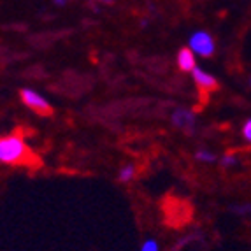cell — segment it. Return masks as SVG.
<instances>
[{
  "instance_id": "cell-9",
  "label": "cell",
  "mask_w": 251,
  "mask_h": 251,
  "mask_svg": "<svg viewBox=\"0 0 251 251\" xmlns=\"http://www.w3.org/2000/svg\"><path fill=\"white\" fill-rule=\"evenodd\" d=\"M197 158L205 160V162H211V160H214V155L213 153H205V151H202V153H197Z\"/></svg>"
},
{
  "instance_id": "cell-6",
  "label": "cell",
  "mask_w": 251,
  "mask_h": 251,
  "mask_svg": "<svg viewBox=\"0 0 251 251\" xmlns=\"http://www.w3.org/2000/svg\"><path fill=\"white\" fill-rule=\"evenodd\" d=\"M134 172H135V169L132 167V165L122 169V172H120V179H122L123 183H125V181H130L132 177H134Z\"/></svg>"
},
{
  "instance_id": "cell-11",
  "label": "cell",
  "mask_w": 251,
  "mask_h": 251,
  "mask_svg": "<svg viewBox=\"0 0 251 251\" xmlns=\"http://www.w3.org/2000/svg\"><path fill=\"white\" fill-rule=\"evenodd\" d=\"M56 2H60V4H62V2H63V0H56Z\"/></svg>"
},
{
  "instance_id": "cell-7",
  "label": "cell",
  "mask_w": 251,
  "mask_h": 251,
  "mask_svg": "<svg viewBox=\"0 0 251 251\" xmlns=\"http://www.w3.org/2000/svg\"><path fill=\"white\" fill-rule=\"evenodd\" d=\"M141 251H158V244H156L155 241H146Z\"/></svg>"
},
{
  "instance_id": "cell-8",
  "label": "cell",
  "mask_w": 251,
  "mask_h": 251,
  "mask_svg": "<svg viewBox=\"0 0 251 251\" xmlns=\"http://www.w3.org/2000/svg\"><path fill=\"white\" fill-rule=\"evenodd\" d=\"M243 134H244V137H246L248 141H250V143H251V120H248V122L244 123Z\"/></svg>"
},
{
  "instance_id": "cell-4",
  "label": "cell",
  "mask_w": 251,
  "mask_h": 251,
  "mask_svg": "<svg viewBox=\"0 0 251 251\" xmlns=\"http://www.w3.org/2000/svg\"><path fill=\"white\" fill-rule=\"evenodd\" d=\"M192 72H193V79H195L201 92H214L218 88V81L211 74H207V72H204L199 67H195Z\"/></svg>"
},
{
  "instance_id": "cell-3",
  "label": "cell",
  "mask_w": 251,
  "mask_h": 251,
  "mask_svg": "<svg viewBox=\"0 0 251 251\" xmlns=\"http://www.w3.org/2000/svg\"><path fill=\"white\" fill-rule=\"evenodd\" d=\"M190 46H192V51H197L202 56H211L214 53V42L213 37L207 35L205 32H197L190 37Z\"/></svg>"
},
{
  "instance_id": "cell-1",
  "label": "cell",
  "mask_w": 251,
  "mask_h": 251,
  "mask_svg": "<svg viewBox=\"0 0 251 251\" xmlns=\"http://www.w3.org/2000/svg\"><path fill=\"white\" fill-rule=\"evenodd\" d=\"M0 162L7 165H28V167L41 165V158L18 135H7L0 139Z\"/></svg>"
},
{
  "instance_id": "cell-2",
  "label": "cell",
  "mask_w": 251,
  "mask_h": 251,
  "mask_svg": "<svg viewBox=\"0 0 251 251\" xmlns=\"http://www.w3.org/2000/svg\"><path fill=\"white\" fill-rule=\"evenodd\" d=\"M20 97L23 104L28 109H32L34 113L41 114V116H51L53 114V107L48 104V100L44 97H41L39 93H35L34 90H21Z\"/></svg>"
},
{
  "instance_id": "cell-10",
  "label": "cell",
  "mask_w": 251,
  "mask_h": 251,
  "mask_svg": "<svg viewBox=\"0 0 251 251\" xmlns=\"http://www.w3.org/2000/svg\"><path fill=\"white\" fill-rule=\"evenodd\" d=\"M223 163H234V158H223Z\"/></svg>"
},
{
  "instance_id": "cell-5",
  "label": "cell",
  "mask_w": 251,
  "mask_h": 251,
  "mask_svg": "<svg viewBox=\"0 0 251 251\" xmlns=\"http://www.w3.org/2000/svg\"><path fill=\"white\" fill-rule=\"evenodd\" d=\"M177 65H179L181 71L184 72H192L195 69V56H193V51L188 48H183L177 54Z\"/></svg>"
}]
</instances>
